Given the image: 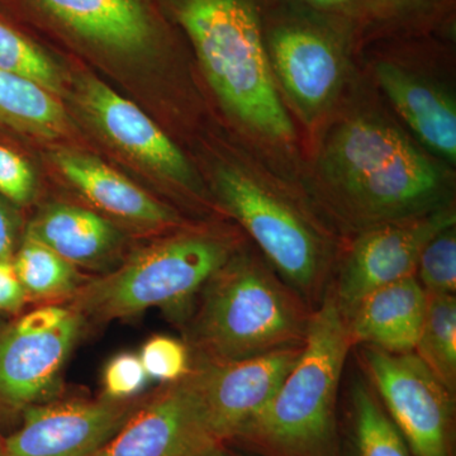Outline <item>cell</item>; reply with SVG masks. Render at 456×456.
Listing matches in <instances>:
<instances>
[{"mask_svg":"<svg viewBox=\"0 0 456 456\" xmlns=\"http://www.w3.org/2000/svg\"><path fill=\"white\" fill-rule=\"evenodd\" d=\"M0 69L60 97L64 77L53 57L28 33L0 12Z\"/></svg>","mask_w":456,"mask_h":456,"instance_id":"cell-25","label":"cell"},{"mask_svg":"<svg viewBox=\"0 0 456 456\" xmlns=\"http://www.w3.org/2000/svg\"><path fill=\"white\" fill-rule=\"evenodd\" d=\"M326 206L356 233L450 206L448 184L397 128L358 117L338 126L321 154Z\"/></svg>","mask_w":456,"mask_h":456,"instance_id":"cell-1","label":"cell"},{"mask_svg":"<svg viewBox=\"0 0 456 456\" xmlns=\"http://www.w3.org/2000/svg\"><path fill=\"white\" fill-rule=\"evenodd\" d=\"M83 112L123 154L173 184L194 189V174L178 146L142 110L93 75L77 82Z\"/></svg>","mask_w":456,"mask_h":456,"instance_id":"cell-15","label":"cell"},{"mask_svg":"<svg viewBox=\"0 0 456 456\" xmlns=\"http://www.w3.org/2000/svg\"><path fill=\"white\" fill-rule=\"evenodd\" d=\"M264 29L273 73L307 116L325 110L340 86L350 31L288 4L264 0Z\"/></svg>","mask_w":456,"mask_h":456,"instance_id":"cell-8","label":"cell"},{"mask_svg":"<svg viewBox=\"0 0 456 456\" xmlns=\"http://www.w3.org/2000/svg\"><path fill=\"white\" fill-rule=\"evenodd\" d=\"M18 207L0 196V261H12L23 239Z\"/></svg>","mask_w":456,"mask_h":456,"instance_id":"cell-31","label":"cell"},{"mask_svg":"<svg viewBox=\"0 0 456 456\" xmlns=\"http://www.w3.org/2000/svg\"><path fill=\"white\" fill-rule=\"evenodd\" d=\"M218 202L259 246L279 275L316 310L329 292L334 245L321 224L292 200L233 167L216 173Z\"/></svg>","mask_w":456,"mask_h":456,"instance_id":"cell-6","label":"cell"},{"mask_svg":"<svg viewBox=\"0 0 456 456\" xmlns=\"http://www.w3.org/2000/svg\"><path fill=\"white\" fill-rule=\"evenodd\" d=\"M150 380L164 384L179 382L191 370V355L184 340L155 335L142 345L139 354Z\"/></svg>","mask_w":456,"mask_h":456,"instance_id":"cell-27","label":"cell"},{"mask_svg":"<svg viewBox=\"0 0 456 456\" xmlns=\"http://www.w3.org/2000/svg\"><path fill=\"white\" fill-rule=\"evenodd\" d=\"M23 236L41 242L75 268L103 270L112 265L125 236L104 216L73 204L45 207Z\"/></svg>","mask_w":456,"mask_h":456,"instance_id":"cell-18","label":"cell"},{"mask_svg":"<svg viewBox=\"0 0 456 456\" xmlns=\"http://www.w3.org/2000/svg\"><path fill=\"white\" fill-rule=\"evenodd\" d=\"M221 445L189 373L146 397L95 456H209Z\"/></svg>","mask_w":456,"mask_h":456,"instance_id":"cell-12","label":"cell"},{"mask_svg":"<svg viewBox=\"0 0 456 456\" xmlns=\"http://www.w3.org/2000/svg\"><path fill=\"white\" fill-rule=\"evenodd\" d=\"M145 398L69 401L38 404L23 412L22 426L5 439L7 456H95Z\"/></svg>","mask_w":456,"mask_h":456,"instance_id":"cell-13","label":"cell"},{"mask_svg":"<svg viewBox=\"0 0 456 456\" xmlns=\"http://www.w3.org/2000/svg\"><path fill=\"white\" fill-rule=\"evenodd\" d=\"M53 161L61 175L102 212L150 230L178 226L174 209L99 159L62 151Z\"/></svg>","mask_w":456,"mask_h":456,"instance_id":"cell-17","label":"cell"},{"mask_svg":"<svg viewBox=\"0 0 456 456\" xmlns=\"http://www.w3.org/2000/svg\"><path fill=\"white\" fill-rule=\"evenodd\" d=\"M209 456H244V455H239L236 454V452H230V450H227L224 448V445H221L220 448H217L216 450H213L211 454Z\"/></svg>","mask_w":456,"mask_h":456,"instance_id":"cell-33","label":"cell"},{"mask_svg":"<svg viewBox=\"0 0 456 456\" xmlns=\"http://www.w3.org/2000/svg\"><path fill=\"white\" fill-rule=\"evenodd\" d=\"M240 248L226 231H182L86 281L68 305L86 321L126 320L160 308L183 323L204 285Z\"/></svg>","mask_w":456,"mask_h":456,"instance_id":"cell-5","label":"cell"},{"mask_svg":"<svg viewBox=\"0 0 456 456\" xmlns=\"http://www.w3.org/2000/svg\"><path fill=\"white\" fill-rule=\"evenodd\" d=\"M12 264L28 299L68 301L86 281L73 264L26 236L18 246Z\"/></svg>","mask_w":456,"mask_h":456,"instance_id":"cell-21","label":"cell"},{"mask_svg":"<svg viewBox=\"0 0 456 456\" xmlns=\"http://www.w3.org/2000/svg\"><path fill=\"white\" fill-rule=\"evenodd\" d=\"M29 301L12 261H0V312L20 311Z\"/></svg>","mask_w":456,"mask_h":456,"instance_id":"cell-32","label":"cell"},{"mask_svg":"<svg viewBox=\"0 0 456 456\" xmlns=\"http://www.w3.org/2000/svg\"><path fill=\"white\" fill-rule=\"evenodd\" d=\"M351 416L358 456H412L397 426L364 378L356 380L351 391Z\"/></svg>","mask_w":456,"mask_h":456,"instance_id":"cell-24","label":"cell"},{"mask_svg":"<svg viewBox=\"0 0 456 456\" xmlns=\"http://www.w3.org/2000/svg\"><path fill=\"white\" fill-rule=\"evenodd\" d=\"M314 312L265 257L240 248L198 294L184 341L191 362L257 358L303 346Z\"/></svg>","mask_w":456,"mask_h":456,"instance_id":"cell-2","label":"cell"},{"mask_svg":"<svg viewBox=\"0 0 456 456\" xmlns=\"http://www.w3.org/2000/svg\"><path fill=\"white\" fill-rule=\"evenodd\" d=\"M224 108L266 139L294 136L270 64L264 0H160Z\"/></svg>","mask_w":456,"mask_h":456,"instance_id":"cell-3","label":"cell"},{"mask_svg":"<svg viewBox=\"0 0 456 456\" xmlns=\"http://www.w3.org/2000/svg\"><path fill=\"white\" fill-rule=\"evenodd\" d=\"M415 277L428 296H455V226L446 228L425 246Z\"/></svg>","mask_w":456,"mask_h":456,"instance_id":"cell-26","label":"cell"},{"mask_svg":"<svg viewBox=\"0 0 456 456\" xmlns=\"http://www.w3.org/2000/svg\"><path fill=\"white\" fill-rule=\"evenodd\" d=\"M428 307V294L410 277L368 294L344 317L355 346L413 353Z\"/></svg>","mask_w":456,"mask_h":456,"instance_id":"cell-16","label":"cell"},{"mask_svg":"<svg viewBox=\"0 0 456 456\" xmlns=\"http://www.w3.org/2000/svg\"><path fill=\"white\" fill-rule=\"evenodd\" d=\"M413 353L456 395V296H428L424 325Z\"/></svg>","mask_w":456,"mask_h":456,"instance_id":"cell-23","label":"cell"},{"mask_svg":"<svg viewBox=\"0 0 456 456\" xmlns=\"http://www.w3.org/2000/svg\"><path fill=\"white\" fill-rule=\"evenodd\" d=\"M18 16L83 49L136 60L169 46L179 29L160 0H0Z\"/></svg>","mask_w":456,"mask_h":456,"instance_id":"cell-7","label":"cell"},{"mask_svg":"<svg viewBox=\"0 0 456 456\" xmlns=\"http://www.w3.org/2000/svg\"><path fill=\"white\" fill-rule=\"evenodd\" d=\"M303 346L232 362H191V378L221 444L235 440L273 398Z\"/></svg>","mask_w":456,"mask_h":456,"instance_id":"cell-14","label":"cell"},{"mask_svg":"<svg viewBox=\"0 0 456 456\" xmlns=\"http://www.w3.org/2000/svg\"><path fill=\"white\" fill-rule=\"evenodd\" d=\"M149 380L139 354H118L104 368L103 397L112 401L139 398Z\"/></svg>","mask_w":456,"mask_h":456,"instance_id":"cell-28","label":"cell"},{"mask_svg":"<svg viewBox=\"0 0 456 456\" xmlns=\"http://www.w3.org/2000/svg\"><path fill=\"white\" fill-rule=\"evenodd\" d=\"M36 175L31 165L14 150L0 145V196L16 207H25L36 196Z\"/></svg>","mask_w":456,"mask_h":456,"instance_id":"cell-29","label":"cell"},{"mask_svg":"<svg viewBox=\"0 0 456 456\" xmlns=\"http://www.w3.org/2000/svg\"><path fill=\"white\" fill-rule=\"evenodd\" d=\"M353 347L329 290L314 312L296 365L235 440L261 456H338V393Z\"/></svg>","mask_w":456,"mask_h":456,"instance_id":"cell-4","label":"cell"},{"mask_svg":"<svg viewBox=\"0 0 456 456\" xmlns=\"http://www.w3.org/2000/svg\"><path fill=\"white\" fill-rule=\"evenodd\" d=\"M86 321L69 305H44L0 325V411L53 401Z\"/></svg>","mask_w":456,"mask_h":456,"instance_id":"cell-9","label":"cell"},{"mask_svg":"<svg viewBox=\"0 0 456 456\" xmlns=\"http://www.w3.org/2000/svg\"><path fill=\"white\" fill-rule=\"evenodd\" d=\"M375 77L419 140L446 160H456L454 102L434 84L389 60L375 62Z\"/></svg>","mask_w":456,"mask_h":456,"instance_id":"cell-19","label":"cell"},{"mask_svg":"<svg viewBox=\"0 0 456 456\" xmlns=\"http://www.w3.org/2000/svg\"><path fill=\"white\" fill-rule=\"evenodd\" d=\"M455 211L448 206L356 233L329 288L342 314L346 316L374 290L415 277L425 246L446 228L455 226Z\"/></svg>","mask_w":456,"mask_h":456,"instance_id":"cell-11","label":"cell"},{"mask_svg":"<svg viewBox=\"0 0 456 456\" xmlns=\"http://www.w3.org/2000/svg\"><path fill=\"white\" fill-rule=\"evenodd\" d=\"M454 0H362L356 27L365 35H399L435 28L452 16Z\"/></svg>","mask_w":456,"mask_h":456,"instance_id":"cell-22","label":"cell"},{"mask_svg":"<svg viewBox=\"0 0 456 456\" xmlns=\"http://www.w3.org/2000/svg\"><path fill=\"white\" fill-rule=\"evenodd\" d=\"M0 456H7L5 455V439L0 434Z\"/></svg>","mask_w":456,"mask_h":456,"instance_id":"cell-34","label":"cell"},{"mask_svg":"<svg viewBox=\"0 0 456 456\" xmlns=\"http://www.w3.org/2000/svg\"><path fill=\"white\" fill-rule=\"evenodd\" d=\"M0 125L53 140L68 134L69 118L55 95L0 69Z\"/></svg>","mask_w":456,"mask_h":456,"instance_id":"cell-20","label":"cell"},{"mask_svg":"<svg viewBox=\"0 0 456 456\" xmlns=\"http://www.w3.org/2000/svg\"><path fill=\"white\" fill-rule=\"evenodd\" d=\"M293 7L329 20L341 28H355L362 0H284Z\"/></svg>","mask_w":456,"mask_h":456,"instance_id":"cell-30","label":"cell"},{"mask_svg":"<svg viewBox=\"0 0 456 456\" xmlns=\"http://www.w3.org/2000/svg\"><path fill=\"white\" fill-rule=\"evenodd\" d=\"M362 347L367 380L412 456H452L455 395L415 353Z\"/></svg>","mask_w":456,"mask_h":456,"instance_id":"cell-10","label":"cell"}]
</instances>
